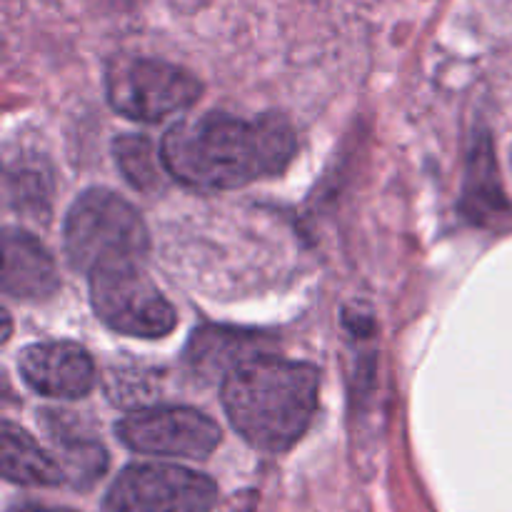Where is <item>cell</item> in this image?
I'll list each match as a JSON object with an SVG mask.
<instances>
[{"mask_svg": "<svg viewBox=\"0 0 512 512\" xmlns=\"http://www.w3.org/2000/svg\"><path fill=\"white\" fill-rule=\"evenodd\" d=\"M100 3H110L113 8H125V5L135 3V0H100Z\"/></svg>", "mask_w": 512, "mask_h": 512, "instance_id": "cell-13", "label": "cell"}, {"mask_svg": "<svg viewBox=\"0 0 512 512\" xmlns=\"http://www.w3.org/2000/svg\"><path fill=\"white\" fill-rule=\"evenodd\" d=\"M203 85L185 68L155 58H120L108 68V100L120 115L155 123L193 108Z\"/></svg>", "mask_w": 512, "mask_h": 512, "instance_id": "cell-4", "label": "cell"}, {"mask_svg": "<svg viewBox=\"0 0 512 512\" xmlns=\"http://www.w3.org/2000/svg\"><path fill=\"white\" fill-rule=\"evenodd\" d=\"M215 483L203 473L165 463L130 465L105 495L110 512H210Z\"/></svg>", "mask_w": 512, "mask_h": 512, "instance_id": "cell-6", "label": "cell"}, {"mask_svg": "<svg viewBox=\"0 0 512 512\" xmlns=\"http://www.w3.org/2000/svg\"><path fill=\"white\" fill-rule=\"evenodd\" d=\"M115 163L123 170L128 183L143 193H158L163 188V153H155L153 143L145 135H120L113 143Z\"/></svg>", "mask_w": 512, "mask_h": 512, "instance_id": "cell-11", "label": "cell"}, {"mask_svg": "<svg viewBox=\"0 0 512 512\" xmlns=\"http://www.w3.org/2000/svg\"><path fill=\"white\" fill-rule=\"evenodd\" d=\"M18 370L28 388L45 398H83L95 383L90 355L75 343H38L20 353Z\"/></svg>", "mask_w": 512, "mask_h": 512, "instance_id": "cell-8", "label": "cell"}, {"mask_svg": "<svg viewBox=\"0 0 512 512\" xmlns=\"http://www.w3.org/2000/svg\"><path fill=\"white\" fill-rule=\"evenodd\" d=\"M150 235L138 210L110 190H88L65 218V253L75 270L140 265L148 258Z\"/></svg>", "mask_w": 512, "mask_h": 512, "instance_id": "cell-3", "label": "cell"}, {"mask_svg": "<svg viewBox=\"0 0 512 512\" xmlns=\"http://www.w3.org/2000/svg\"><path fill=\"white\" fill-rule=\"evenodd\" d=\"M320 375L313 365L280 355H248L223 380L230 425L250 445L280 453L298 443L318 410Z\"/></svg>", "mask_w": 512, "mask_h": 512, "instance_id": "cell-2", "label": "cell"}, {"mask_svg": "<svg viewBox=\"0 0 512 512\" xmlns=\"http://www.w3.org/2000/svg\"><path fill=\"white\" fill-rule=\"evenodd\" d=\"M298 140L280 115L243 120L205 113L168 130L160 153L170 178L195 190H230L288 168Z\"/></svg>", "mask_w": 512, "mask_h": 512, "instance_id": "cell-1", "label": "cell"}, {"mask_svg": "<svg viewBox=\"0 0 512 512\" xmlns=\"http://www.w3.org/2000/svg\"><path fill=\"white\" fill-rule=\"evenodd\" d=\"M118 438L140 455L203 460L220 445L215 420L193 408H145L115 425Z\"/></svg>", "mask_w": 512, "mask_h": 512, "instance_id": "cell-7", "label": "cell"}, {"mask_svg": "<svg viewBox=\"0 0 512 512\" xmlns=\"http://www.w3.org/2000/svg\"><path fill=\"white\" fill-rule=\"evenodd\" d=\"M90 303L110 330L130 338H163L178 323L173 305L140 265H123L90 275Z\"/></svg>", "mask_w": 512, "mask_h": 512, "instance_id": "cell-5", "label": "cell"}, {"mask_svg": "<svg viewBox=\"0 0 512 512\" xmlns=\"http://www.w3.org/2000/svg\"><path fill=\"white\" fill-rule=\"evenodd\" d=\"M0 460H3V478L15 485H33V488H55L65 480V470L13 423L3 425L0 435Z\"/></svg>", "mask_w": 512, "mask_h": 512, "instance_id": "cell-10", "label": "cell"}, {"mask_svg": "<svg viewBox=\"0 0 512 512\" xmlns=\"http://www.w3.org/2000/svg\"><path fill=\"white\" fill-rule=\"evenodd\" d=\"M3 293L15 300H45L58 290V273L45 245L18 228L3 238Z\"/></svg>", "mask_w": 512, "mask_h": 512, "instance_id": "cell-9", "label": "cell"}, {"mask_svg": "<svg viewBox=\"0 0 512 512\" xmlns=\"http://www.w3.org/2000/svg\"><path fill=\"white\" fill-rule=\"evenodd\" d=\"M15 512H73V510H63V508H43V505H25V508H18Z\"/></svg>", "mask_w": 512, "mask_h": 512, "instance_id": "cell-12", "label": "cell"}]
</instances>
